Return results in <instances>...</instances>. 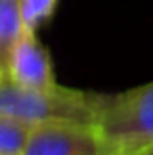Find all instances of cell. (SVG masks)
Returning a JSON list of instances; mask_svg holds the SVG:
<instances>
[{"mask_svg": "<svg viewBox=\"0 0 153 155\" xmlns=\"http://www.w3.org/2000/svg\"><path fill=\"white\" fill-rule=\"evenodd\" d=\"M23 155H111L97 124H44L29 132Z\"/></svg>", "mask_w": 153, "mask_h": 155, "instance_id": "3957f363", "label": "cell"}, {"mask_svg": "<svg viewBox=\"0 0 153 155\" xmlns=\"http://www.w3.org/2000/svg\"><path fill=\"white\" fill-rule=\"evenodd\" d=\"M0 113L32 128L44 124H97V92L65 86L27 88L0 71Z\"/></svg>", "mask_w": 153, "mask_h": 155, "instance_id": "6da1fadb", "label": "cell"}, {"mask_svg": "<svg viewBox=\"0 0 153 155\" xmlns=\"http://www.w3.org/2000/svg\"><path fill=\"white\" fill-rule=\"evenodd\" d=\"M134 155H153V145H149V147H145V149H141L138 153H134Z\"/></svg>", "mask_w": 153, "mask_h": 155, "instance_id": "ba28073f", "label": "cell"}, {"mask_svg": "<svg viewBox=\"0 0 153 155\" xmlns=\"http://www.w3.org/2000/svg\"><path fill=\"white\" fill-rule=\"evenodd\" d=\"M29 132H32V126L0 113V153L23 155Z\"/></svg>", "mask_w": 153, "mask_h": 155, "instance_id": "8992f818", "label": "cell"}, {"mask_svg": "<svg viewBox=\"0 0 153 155\" xmlns=\"http://www.w3.org/2000/svg\"><path fill=\"white\" fill-rule=\"evenodd\" d=\"M27 27L19 0H0V71H4L8 57L17 42L25 36Z\"/></svg>", "mask_w": 153, "mask_h": 155, "instance_id": "5b68a950", "label": "cell"}, {"mask_svg": "<svg viewBox=\"0 0 153 155\" xmlns=\"http://www.w3.org/2000/svg\"><path fill=\"white\" fill-rule=\"evenodd\" d=\"M4 74L27 88L48 90L59 86L52 69L51 52L38 40L36 31H25V36L17 42V46L8 57Z\"/></svg>", "mask_w": 153, "mask_h": 155, "instance_id": "277c9868", "label": "cell"}, {"mask_svg": "<svg viewBox=\"0 0 153 155\" xmlns=\"http://www.w3.org/2000/svg\"><path fill=\"white\" fill-rule=\"evenodd\" d=\"M27 31H38L52 17L59 0H19Z\"/></svg>", "mask_w": 153, "mask_h": 155, "instance_id": "52a82bcc", "label": "cell"}, {"mask_svg": "<svg viewBox=\"0 0 153 155\" xmlns=\"http://www.w3.org/2000/svg\"><path fill=\"white\" fill-rule=\"evenodd\" d=\"M97 128L111 155H134L153 145V82L97 94Z\"/></svg>", "mask_w": 153, "mask_h": 155, "instance_id": "7a4b0ae2", "label": "cell"}, {"mask_svg": "<svg viewBox=\"0 0 153 155\" xmlns=\"http://www.w3.org/2000/svg\"><path fill=\"white\" fill-rule=\"evenodd\" d=\"M0 155H2V153H0Z\"/></svg>", "mask_w": 153, "mask_h": 155, "instance_id": "9c48e42d", "label": "cell"}]
</instances>
